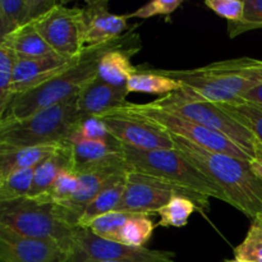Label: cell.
Segmentation results:
<instances>
[{"mask_svg":"<svg viewBox=\"0 0 262 262\" xmlns=\"http://www.w3.org/2000/svg\"><path fill=\"white\" fill-rule=\"evenodd\" d=\"M135 27L115 40L86 46L76 63L38 86L15 95L0 122L26 119L40 110L78 95L84 84L97 76L100 59L109 51L127 50L137 54L142 49V42L140 35L135 32Z\"/></svg>","mask_w":262,"mask_h":262,"instance_id":"cell-1","label":"cell"},{"mask_svg":"<svg viewBox=\"0 0 262 262\" xmlns=\"http://www.w3.org/2000/svg\"><path fill=\"white\" fill-rule=\"evenodd\" d=\"M170 136L174 148L225 192L229 205L251 220L260 214L262 181L255 174L250 161L209 151L178 136Z\"/></svg>","mask_w":262,"mask_h":262,"instance_id":"cell-2","label":"cell"},{"mask_svg":"<svg viewBox=\"0 0 262 262\" xmlns=\"http://www.w3.org/2000/svg\"><path fill=\"white\" fill-rule=\"evenodd\" d=\"M122 156L130 171L161 179L205 199H217L229 204L225 192L176 148L148 151L122 145Z\"/></svg>","mask_w":262,"mask_h":262,"instance_id":"cell-3","label":"cell"},{"mask_svg":"<svg viewBox=\"0 0 262 262\" xmlns=\"http://www.w3.org/2000/svg\"><path fill=\"white\" fill-rule=\"evenodd\" d=\"M82 117L78 110V95H76L26 119L2 120L0 146L64 145Z\"/></svg>","mask_w":262,"mask_h":262,"instance_id":"cell-4","label":"cell"},{"mask_svg":"<svg viewBox=\"0 0 262 262\" xmlns=\"http://www.w3.org/2000/svg\"><path fill=\"white\" fill-rule=\"evenodd\" d=\"M0 225L25 237L54 239L72 253L81 256L73 239L77 228L59 217L54 204H43L30 197L0 201Z\"/></svg>","mask_w":262,"mask_h":262,"instance_id":"cell-5","label":"cell"},{"mask_svg":"<svg viewBox=\"0 0 262 262\" xmlns=\"http://www.w3.org/2000/svg\"><path fill=\"white\" fill-rule=\"evenodd\" d=\"M151 102L155 106L176 113L191 122L225 136L235 145L239 146L243 151H246L248 155L256 159L255 146L257 140L255 136L237 120L233 119L229 114H227L219 105L212 104L184 89L171 92L164 97H159Z\"/></svg>","mask_w":262,"mask_h":262,"instance_id":"cell-6","label":"cell"},{"mask_svg":"<svg viewBox=\"0 0 262 262\" xmlns=\"http://www.w3.org/2000/svg\"><path fill=\"white\" fill-rule=\"evenodd\" d=\"M110 113H122V114L142 118V119L148 120L152 124L163 128L170 135L184 138V140L209 151L234 156V158L242 159V160L250 161V163L255 160L252 156L248 155L246 151H243L239 146L235 145L233 141H230L225 136L209 129L204 125L191 122V120L186 119V118L181 117L176 113L155 106L152 102L135 104V102L127 101L124 105L112 110Z\"/></svg>","mask_w":262,"mask_h":262,"instance_id":"cell-7","label":"cell"},{"mask_svg":"<svg viewBox=\"0 0 262 262\" xmlns=\"http://www.w3.org/2000/svg\"><path fill=\"white\" fill-rule=\"evenodd\" d=\"M174 196L191 199L197 205L201 214H204L205 210L209 209V199L192 193L187 189L177 187L161 179L142 176V174L129 170L127 173L124 194L115 211L151 216L152 214H156L161 207L165 206Z\"/></svg>","mask_w":262,"mask_h":262,"instance_id":"cell-8","label":"cell"},{"mask_svg":"<svg viewBox=\"0 0 262 262\" xmlns=\"http://www.w3.org/2000/svg\"><path fill=\"white\" fill-rule=\"evenodd\" d=\"M33 25L51 49L63 58H78L86 48L83 8H68L59 3Z\"/></svg>","mask_w":262,"mask_h":262,"instance_id":"cell-9","label":"cell"},{"mask_svg":"<svg viewBox=\"0 0 262 262\" xmlns=\"http://www.w3.org/2000/svg\"><path fill=\"white\" fill-rule=\"evenodd\" d=\"M74 243L83 257L113 262H176V253L170 251L130 247L95 235L90 229L77 228Z\"/></svg>","mask_w":262,"mask_h":262,"instance_id":"cell-10","label":"cell"},{"mask_svg":"<svg viewBox=\"0 0 262 262\" xmlns=\"http://www.w3.org/2000/svg\"><path fill=\"white\" fill-rule=\"evenodd\" d=\"M78 257L56 241L25 237L0 225L2 262H74Z\"/></svg>","mask_w":262,"mask_h":262,"instance_id":"cell-11","label":"cell"},{"mask_svg":"<svg viewBox=\"0 0 262 262\" xmlns=\"http://www.w3.org/2000/svg\"><path fill=\"white\" fill-rule=\"evenodd\" d=\"M109 135L119 143L138 150H173L171 136L148 120L122 113H109L102 117Z\"/></svg>","mask_w":262,"mask_h":262,"instance_id":"cell-12","label":"cell"},{"mask_svg":"<svg viewBox=\"0 0 262 262\" xmlns=\"http://www.w3.org/2000/svg\"><path fill=\"white\" fill-rule=\"evenodd\" d=\"M129 170V166L124 160L123 163L100 166V168L91 169V170L79 174L78 189L73 194V197L68 201L55 205L59 217L72 228H79V222L86 209L106 186L107 182L113 177Z\"/></svg>","mask_w":262,"mask_h":262,"instance_id":"cell-13","label":"cell"},{"mask_svg":"<svg viewBox=\"0 0 262 262\" xmlns=\"http://www.w3.org/2000/svg\"><path fill=\"white\" fill-rule=\"evenodd\" d=\"M194 71L210 83L239 96L262 84V60L258 59L237 58L215 61Z\"/></svg>","mask_w":262,"mask_h":262,"instance_id":"cell-14","label":"cell"},{"mask_svg":"<svg viewBox=\"0 0 262 262\" xmlns=\"http://www.w3.org/2000/svg\"><path fill=\"white\" fill-rule=\"evenodd\" d=\"M78 58L67 59L56 53L42 56H18L13 74V95L22 94L48 81L76 63Z\"/></svg>","mask_w":262,"mask_h":262,"instance_id":"cell-15","label":"cell"},{"mask_svg":"<svg viewBox=\"0 0 262 262\" xmlns=\"http://www.w3.org/2000/svg\"><path fill=\"white\" fill-rule=\"evenodd\" d=\"M86 46L99 45L115 40L128 32V17L109 12L106 0L87 2L83 7Z\"/></svg>","mask_w":262,"mask_h":262,"instance_id":"cell-16","label":"cell"},{"mask_svg":"<svg viewBox=\"0 0 262 262\" xmlns=\"http://www.w3.org/2000/svg\"><path fill=\"white\" fill-rule=\"evenodd\" d=\"M67 145L71 155V168L77 176L91 169L124 161L122 143L113 137L107 141H82Z\"/></svg>","mask_w":262,"mask_h":262,"instance_id":"cell-17","label":"cell"},{"mask_svg":"<svg viewBox=\"0 0 262 262\" xmlns=\"http://www.w3.org/2000/svg\"><path fill=\"white\" fill-rule=\"evenodd\" d=\"M127 89H118L94 77L78 94V110L83 117H102L127 102Z\"/></svg>","mask_w":262,"mask_h":262,"instance_id":"cell-18","label":"cell"},{"mask_svg":"<svg viewBox=\"0 0 262 262\" xmlns=\"http://www.w3.org/2000/svg\"><path fill=\"white\" fill-rule=\"evenodd\" d=\"M58 4L55 0H2L0 38L23 26L35 23Z\"/></svg>","mask_w":262,"mask_h":262,"instance_id":"cell-19","label":"cell"},{"mask_svg":"<svg viewBox=\"0 0 262 262\" xmlns=\"http://www.w3.org/2000/svg\"><path fill=\"white\" fill-rule=\"evenodd\" d=\"M158 73L164 74L166 77L177 79L182 83V89L188 90L193 94L199 95L202 99L216 105H241L246 102L239 95L227 91L216 84L210 83L205 78H202L194 69L187 71H168V69H154Z\"/></svg>","mask_w":262,"mask_h":262,"instance_id":"cell-20","label":"cell"},{"mask_svg":"<svg viewBox=\"0 0 262 262\" xmlns=\"http://www.w3.org/2000/svg\"><path fill=\"white\" fill-rule=\"evenodd\" d=\"M63 145H41L27 147L0 146V179L22 169L36 168Z\"/></svg>","mask_w":262,"mask_h":262,"instance_id":"cell-21","label":"cell"},{"mask_svg":"<svg viewBox=\"0 0 262 262\" xmlns=\"http://www.w3.org/2000/svg\"><path fill=\"white\" fill-rule=\"evenodd\" d=\"M127 173L128 171L118 174L107 182L106 186L102 188V191L95 197L94 201L86 209L81 222H79V228L89 229L90 224L96 217L117 210L120 201H122L123 194H124L125 184H127Z\"/></svg>","mask_w":262,"mask_h":262,"instance_id":"cell-22","label":"cell"},{"mask_svg":"<svg viewBox=\"0 0 262 262\" xmlns=\"http://www.w3.org/2000/svg\"><path fill=\"white\" fill-rule=\"evenodd\" d=\"M135 55L127 50H113L100 59L97 77L105 83L118 89H127L128 81L138 68L132 66L130 58Z\"/></svg>","mask_w":262,"mask_h":262,"instance_id":"cell-23","label":"cell"},{"mask_svg":"<svg viewBox=\"0 0 262 262\" xmlns=\"http://www.w3.org/2000/svg\"><path fill=\"white\" fill-rule=\"evenodd\" d=\"M64 169H72L71 155H69V148L67 143H64L54 155L36 166L32 188L28 197L35 199L48 191Z\"/></svg>","mask_w":262,"mask_h":262,"instance_id":"cell-24","label":"cell"},{"mask_svg":"<svg viewBox=\"0 0 262 262\" xmlns=\"http://www.w3.org/2000/svg\"><path fill=\"white\" fill-rule=\"evenodd\" d=\"M0 42L9 46L18 56H42L55 53L36 30L33 23L13 31L0 38Z\"/></svg>","mask_w":262,"mask_h":262,"instance_id":"cell-25","label":"cell"},{"mask_svg":"<svg viewBox=\"0 0 262 262\" xmlns=\"http://www.w3.org/2000/svg\"><path fill=\"white\" fill-rule=\"evenodd\" d=\"M128 92L158 95L164 97L182 90V83L177 79L152 71H138L133 74L127 84Z\"/></svg>","mask_w":262,"mask_h":262,"instance_id":"cell-26","label":"cell"},{"mask_svg":"<svg viewBox=\"0 0 262 262\" xmlns=\"http://www.w3.org/2000/svg\"><path fill=\"white\" fill-rule=\"evenodd\" d=\"M156 225L150 215L135 214L127 220L118 235V243L130 247H145L151 239Z\"/></svg>","mask_w":262,"mask_h":262,"instance_id":"cell-27","label":"cell"},{"mask_svg":"<svg viewBox=\"0 0 262 262\" xmlns=\"http://www.w3.org/2000/svg\"><path fill=\"white\" fill-rule=\"evenodd\" d=\"M194 211L200 210L191 199L174 196L165 206L156 212L160 217L158 225L163 228H183L188 224V219Z\"/></svg>","mask_w":262,"mask_h":262,"instance_id":"cell-28","label":"cell"},{"mask_svg":"<svg viewBox=\"0 0 262 262\" xmlns=\"http://www.w3.org/2000/svg\"><path fill=\"white\" fill-rule=\"evenodd\" d=\"M18 55L5 43L0 42V119H3L12 102L13 74Z\"/></svg>","mask_w":262,"mask_h":262,"instance_id":"cell-29","label":"cell"},{"mask_svg":"<svg viewBox=\"0 0 262 262\" xmlns=\"http://www.w3.org/2000/svg\"><path fill=\"white\" fill-rule=\"evenodd\" d=\"M35 168L22 169L0 179V201L25 199L30 196Z\"/></svg>","mask_w":262,"mask_h":262,"instance_id":"cell-30","label":"cell"},{"mask_svg":"<svg viewBox=\"0 0 262 262\" xmlns=\"http://www.w3.org/2000/svg\"><path fill=\"white\" fill-rule=\"evenodd\" d=\"M77 189H78V176L72 169H64L55 179L53 186L33 200L43 204H61L72 199Z\"/></svg>","mask_w":262,"mask_h":262,"instance_id":"cell-31","label":"cell"},{"mask_svg":"<svg viewBox=\"0 0 262 262\" xmlns=\"http://www.w3.org/2000/svg\"><path fill=\"white\" fill-rule=\"evenodd\" d=\"M227 114L239 124L247 128L258 142L262 143V107L251 102H243L241 105H219Z\"/></svg>","mask_w":262,"mask_h":262,"instance_id":"cell-32","label":"cell"},{"mask_svg":"<svg viewBox=\"0 0 262 262\" xmlns=\"http://www.w3.org/2000/svg\"><path fill=\"white\" fill-rule=\"evenodd\" d=\"M234 258L246 262H262V215L252 220L245 241L234 248Z\"/></svg>","mask_w":262,"mask_h":262,"instance_id":"cell-33","label":"cell"},{"mask_svg":"<svg viewBox=\"0 0 262 262\" xmlns=\"http://www.w3.org/2000/svg\"><path fill=\"white\" fill-rule=\"evenodd\" d=\"M112 138L104 119L100 117H82L77 123L67 143H78L82 141H107Z\"/></svg>","mask_w":262,"mask_h":262,"instance_id":"cell-34","label":"cell"},{"mask_svg":"<svg viewBox=\"0 0 262 262\" xmlns=\"http://www.w3.org/2000/svg\"><path fill=\"white\" fill-rule=\"evenodd\" d=\"M133 215L135 214L122 211L109 212V214H105L96 217V219L90 224L89 229L91 230L95 235H97V237L117 242L120 229H122L123 225L127 223V220L129 219V217H132Z\"/></svg>","mask_w":262,"mask_h":262,"instance_id":"cell-35","label":"cell"},{"mask_svg":"<svg viewBox=\"0 0 262 262\" xmlns=\"http://www.w3.org/2000/svg\"><path fill=\"white\" fill-rule=\"evenodd\" d=\"M262 28V0H246L245 13L241 22L228 23L230 37L251 30Z\"/></svg>","mask_w":262,"mask_h":262,"instance_id":"cell-36","label":"cell"},{"mask_svg":"<svg viewBox=\"0 0 262 262\" xmlns=\"http://www.w3.org/2000/svg\"><path fill=\"white\" fill-rule=\"evenodd\" d=\"M205 5L217 15L228 19V23H237L242 20L246 2L243 0H206Z\"/></svg>","mask_w":262,"mask_h":262,"instance_id":"cell-37","label":"cell"},{"mask_svg":"<svg viewBox=\"0 0 262 262\" xmlns=\"http://www.w3.org/2000/svg\"><path fill=\"white\" fill-rule=\"evenodd\" d=\"M182 4H183L182 0H154V2L145 4L143 7L138 8L136 12L127 14V17L128 19L129 18L146 19V18L155 17V15H170Z\"/></svg>","mask_w":262,"mask_h":262,"instance_id":"cell-38","label":"cell"},{"mask_svg":"<svg viewBox=\"0 0 262 262\" xmlns=\"http://www.w3.org/2000/svg\"><path fill=\"white\" fill-rule=\"evenodd\" d=\"M243 99L247 102H251L253 105H257V106L262 107V84L255 87L251 91H248L247 94L243 95Z\"/></svg>","mask_w":262,"mask_h":262,"instance_id":"cell-39","label":"cell"},{"mask_svg":"<svg viewBox=\"0 0 262 262\" xmlns=\"http://www.w3.org/2000/svg\"><path fill=\"white\" fill-rule=\"evenodd\" d=\"M251 166H252L253 171H255L256 176L262 181V160H258V159H255V160L251 161Z\"/></svg>","mask_w":262,"mask_h":262,"instance_id":"cell-40","label":"cell"},{"mask_svg":"<svg viewBox=\"0 0 262 262\" xmlns=\"http://www.w3.org/2000/svg\"><path fill=\"white\" fill-rule=\"evenodd\" d=\"M255 158L258 159V160H262V143L258 142V141L255 146Z\"/></svg>","mask_w":262,"mask_h":262,"instance_id":"cell-41","label":"cell"},{"mask_svg":"<svg viewBox=\"0 0 262 262\" xmlns=\"http://www.w3.org/2000/svg\"><path fill=\"white\" fill-rule=\"evenodd\" d=\"M76 262H113V261H100V260H94V258H89V257H81Z\"/></svg>","mask_w":262,"mask_h":262,"instance_id":"cell-42","label":"cell"},{"mask_svg":"<svg viewBox=\"0 0 262 262\" xmlns=\"http://www.w3.org/2000/svg\"><path fill=\"white\" fill-rule=\"evenodd\" d=\"M224 262H246V261H241V260H237V258H233V260H225Z\"/></svg>","mask_w":262,"mask_h":262,"instance_id":"cell-43","label":"cell"},{"mask_svg":"<svg viewBox=\"0 0 262 262\" xmlns=\"http://www.w3.org/2000/svg\"><path fill=\"white\" fill-rule=\"evenodd\" d=\"M260 215H262V210H261V212H260Z\"/></svg>","mask_w":262,"mask_h":262,"instance_id":"cell-44","label":"cell"}]
</instances>
